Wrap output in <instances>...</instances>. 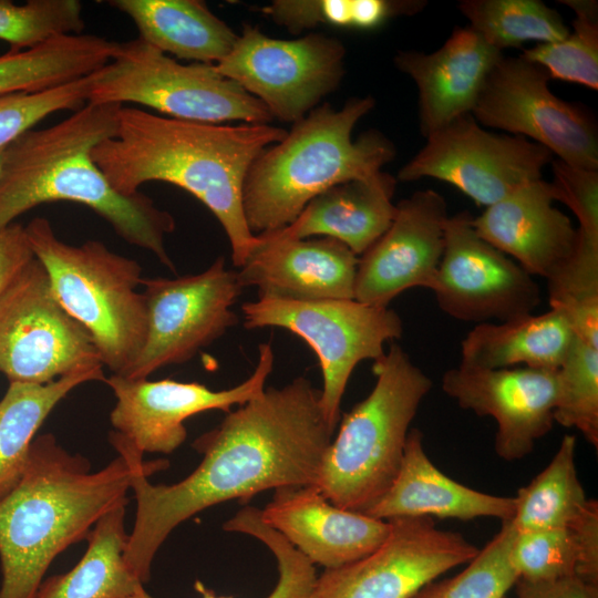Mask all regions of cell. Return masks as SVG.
Returning <instances> with one entry per match:
<instances>
[{"instance_id": "6da1fadb", "label": "cell", "mask_w": 598, "mask_h": 598, "mask_svg": "<svg viewBox=\"0 0 598 598\" xmlns=\"http://www.w3.org/2000/svg\"><path fill=\"white\" fill-rule=\"evenodd\" d=\"M320 395L305 377L282 388L265 389L194 441L203 460L172 485L147 480L167 466L165 461L145 463L136 448L116 446L133 465L136 512L124 550L132 574L142 584L148 581L152 563L168 535L208 507L248 501L271 488L316 485L336 432L324 416Z\"/></svg>"}, {"instance_id": "7a4b0ae2", "label": "cell", "mask_w": 598, "mask_h": 598, "mask_svg": "<svg viewBox=\"0 0 598 598\" xmlns=\"http://www.w3.org/2000/svg\"><path fill=\"white\" fill-rule=\"evenodd\" d=\"M287 131L269 124H206L121 106L113 137L92 158L117 192L132 195L148 182L181 187L217 218L240 268L257 243L246 223L243 188L256 157Z\"/></svg>"}, {"instance_id": "3957f363", "label": "cell", "mask_w": 598, "mask_h": 598, "mask_svg": "<svg viewBox=\"0 0 598 598\" xmlns=\"http://www.w3.org/2000/svg\"><path fill=\"white\" fill-rule=\"evenodd\" d=\"M121 106L86 103L52 126L25 132L3 150L0 229L43 203L73 202L175 270L165 247V236L176 226L174 217L141 192L125 195L114 189L92 158V150L115 135Z\"/></svg>"}, {"instance_id": "277c9868", "label": "cell", "mask_w": 598, "mask_h": 598, "mask_svg": "<svg viewBox=\"0 0 598 598\" xmlns=\"http://www.w3.org/2000/svg\"><path fill=\"white\" fill-rule=\"evenodd\" d=\"M132 474L123 455L91 472L89 460L69 453L53 434L35 437L21 482L0 501V598H32L60 553L128 503Z\"/></svg>"}, {"instance_id": "5b68a950", "label": "cell", "mask_w": 598, "mask_h": 598, "mask_svg": "<svg viewBox=\"0 0 598 598\" xmlns=\"http://www.w3.org/2000/svg\"><path fill=\"white\" fill-rule=\"evenodd\" d=\"M374 104L372 96H363L341 109L317 106L256 157L243 188L244 215L254 235L288 226L318 195L346 182L370 179L393 161L395 147L380 131L352 138Z\"/></svg>"}, {"instance_id": "8992f818", "label": "cell", "mask_w": 598, "mask_h": 598, "mask_svg": "<svg viewBox=\"0 0 598 598\" xmlns=\"http://www.w3.org/2000/svg\"><path fill=\"white\" fill-rule=\"evenodd\" d=\"M372 369L375 384L343 414L315 485L331 504L362 514L393 483L410 424L432 389L430 377L394 341Z\"/></svg>"}, {"instance_id": "52a82bcc", "label": "cell", "mask_w": 598, "mask_h": 598, "mask_svg": "<svg viewBox=\"0 0 598 598\" xmlns=\"http://www.w3.org/2000/svg\"><path fill=\"white\" fill-rule=\"evenodd\" d=\"M25 234L44 267L61 306L92 337L103 365L124 375L146 333L142 268L137 260L110 250L102 241H62L44 217L32 219Z\"/></svg>"}, {"instance_id": "ba28073f", "label": "cell", "mask_w": 598, "mask_h": 598, "mask_svg": "<svg viewBox=\"0 0 598 598\" xmlns=\"http://www.w3.org/2000/svg\"><path fill=\"white\" fill-rule=\"evenodd\" d=\"M86 103L145 105L172 118L269 124L267 107L215 64H183L141 39L116 42L110 61L89 75Z\"/></svg>"}, {"instance_id": "9c48e42d", "label": "cell", "mask_w": 598, "mask_h": 598, "mask_svg": "<svg viewBox=\"0 0 598 598\" xmlns=\"http://www.w3.org/2000/svg\"><path fill=\"white\" fill-rule=\"evenodd\" d=\"M247 329L279 327L306 341L322 372L320 404L332 429L340 419L347 383L358 363L378 360L384 343L401 338L403 323L389 307L354 299L280 300L258 298L241 306Z\"/></svg>"}, {"instance_id": "30bf717a", "label": "cell", "mask_w": 598, "mask_h": 598, "mask_svg": "<svg viewBox=\"0 0 598 598\" xmlns=\"http://www.w3.org/2000/svg\"><path fill=\"white\" fill-rule=\"evenodd\" d=\"M103 367L92 337L58 301L34 257L0 296V372L9 382L45 384Z\"/></svg>"}, {"instance_id": "8fae6325", "label": "cell", "mask_w": 598, "mask_h": 598, "mask_svg": "<svg viewBox=\"0 0 598 598\" xmlns=\"http://www.w3.org/2000/svg\"><path fill=\"white\" fill-rule=\"evenodd\" d=\"M344 56L337 38L309 33L276 39L245 23L230 52L215 66L258 99L272 118L295 123L337 90Z\"/></svg>"}, {"instance_id": "7c38bea8", "label": "cell", "mask_w": 598, "mask_h": 598, "mask_svg": "<svg viewBox=\"0 0 598 598\" xmlns=\"http://www.w3.org/2000/svg\"><path fill=\"white\" fill-rule=\"evenodd\" d=\"M146 333L124 375L147 379L162 367L190 360L238 322L231 310L241 293L237 271L218 257L206 270L177 278L142 279Z\"/></svg>"}, {"instance_id": "4fadbf2b", "label": "cell", "mask_w": 598, "mask_h": 598, "mask_svg": "<svg viewBox=\"0 0 598 598\" xmlns=\"http://www.w3.org/2000/svg\"><path fill=\"white\" fill-rule=\"evenodd\" d=\"M549 76L522 55L503 56L472 115L482 126L522 136L570 166L598 171V130L582 105L556 96Z\"/></svg>"}, {"instance_id": "5bb4252c", "label": "cell", "mask_w": 598, "mask_h": 598, "mask_svg": "<svg viewBox=\"0 0 598 598\" xmlns=\"http://www.w3.org/2000/svg\"><path fill=\"white\" fill-rule=\"evenodd\" d=\"M425 138V145L399 171L396 181L435 178L454 186L477 206L488 207L543 178L545 167L553 162L545 147L522 136L489 132L472 114Z\"/></svg>"}, {"instance_id": "9a60e30c", "label": "cell", "mask_w": 598, "mask_h": 598, "mask_svg": "<svg viewBox=\"0 0 598 598\" xmlns=\"http://www.w3.org/2000/svg\"><path fill=\"white\" fill-rule=\"evenodd\" d=\"M385 540L371 554L317 576L308 598H410L478 553L462 534L431 517L389 519Z\"/></svg>"}, {"instance_id": "2e32d148", "label": "cell", "mask_w": 598, "mask_h": 598, "mask_svg": "<svg viewBox=\"0 0 598 598\" xmlns=\"http://www.w3.org/2000/svg\"><path fill=\"white\" fill-rule=\"evenodd\" d=\"M467 210L448 216L432 291L450 317L475 323L516 319L536 309L540 289L533 276L484 240Z\"/></svg>"}, {"instance_id": "e0dca14e", "label": "cell", "mask_w": 598, "mask_h": 598, "mask_svg": "<svg viewBox=\"0 0 598 598\" xmlns=\"http://www.w3.org/2000/svg\"><path fill=\"white\" fill-rule=\"evenodd\" d=\"M275 361L270 343H260L251 375L240 384L214 391L197 382L171 379L150 381L112 374L104 382L116 403L110 414L112 435L127 442L142 454L172 453L187 436L185 420L209 410L230 412L265 390Z\"/></svg>"}, {"instance_id": "ac0fdd59", "label": "cell", "mask_w": 598, "mask_h": 598, "mask_svg": "<svg viewBox=\"0 0 598 598\" xmlns=\"http://www.w3.org/2000/svg\"><path fill=\"white\" fill-rule=\"evenodd\" d=\"M442 390L460 408L495 420L494 451L504 461L529 455L555 423L557 370L458 364L444 372Z\"/></svg>"}, {"instance_id": "d6986e66", "label": "cell", "mask_w": 598, "mask_h": 598, "mask_svg": "<svg viewBox=\"0 0 598 598\" xmlns=\"http://www.w3.org/2000/svg\"><path fill=\"white\" fill-rule=\"evenodd\" d=\"M395 208L389 228L358 261L354 300L369 306L389 307L415 287L432 290L442 259L448 218L444 197L421 189Z\"/></svg>"}, {"instance_id": "ffe728a7", "label": "cell", "mask_w": 598, "mask_h": 598, "mask_svg": "<svg viewBox=\"0 0 598 598\" xmlns=\"http://www.w3.org/2000/svg\"><path fill=\"white\" fill-rule=\"evenodd\" d=\"M261 520L282 535L313 565L338 568L375 550L390 522L331 504L315 485L275 489Z\"/></svg>"}, {"instance_id": "44dd1931", "label": "cell", "mask_w": 598, "mask_h": 598, "mask_svg": "<svg viewBox=\"0 0 598 598\" xmlns=\"http://www.w3.org/2000/svg\"><path fill=\"white\" fill-rule=\"evenodd\" d=\"M257 243L237 271L243 288L256 287L259 298L280 300L354 299L359 257L329 237Z\"/></svg>"}, {"instance_id": "7402d4cb", "label": "cell", "mask_w": 598, "mask_h": 598, "mask_svg": "<svg viewBox=\"0 0 598 598\" xmlns=\"http://www.w3.org/2000/svg\"><path fill=\"white\" fill-rule=\"evenodd\" d=\"M550 182H530L473 217L476 233L530 276L546 280L573 256L577 228L555 207Z\"/></svg>"}, {"instance_id": "603a6c76", "label": "cell", "mask_w": 598, "mask_h": 598, "mask_svg": "<svg viewBox=\"0 0 598 598\" xmlns=\"http://www.w3.org/2000/svg\"><path fill=\"white\" fill-rule=\"evenodd\" d=\"M471 27L455 28L432 53L400 51L395 66L419 92L420 128L424 137L472 114L485 83L503 58Z\"/></svg>"}, {"instance_id": "cb8c5ba5", "label": "cell", "mask_w": 598, "mask_h": 598, "mask_svg": "<svg viewBox=\"0 0 598 598\" xmlns=\"http://www.w3.org/2000/svg\"><path fill=\"white\" fill-rule=\"evenodd\" d=\"M423 433L410 429L399 472L386 493L364 514L389 520L437 517L471 520L513 518L515 496H497L465 486L442 473L430 460Z\"/></svg>"}, {"instance_id": "d4e9b609", "label": "cell", "mask_w": 598, "mask_h": 598, "mask_svg": "<svg viewBox=\"0 0 598 598\" xmlns=\"http://www.w3.org/2000/svg\"><path fill=\"white\" fill-rule=\"evenodd\" d=\"M396 178L381 172L370 179L336 185L315 197L288 226L267 234L275 240L333 238L358 257L389 228L395 215L392 202Z\"/></svg>"}, {"instance_id": "484cf974", "label": "cell", "mask_w": 598, "mask_h": 598, "mask_svg": "<svg viewBox=\"0 0 598 598\" xmlns=\"http://www.w3.org/2000/svg\"><path fill=\"white\" fill-rule=\"evenodd\" d=\"M134 22L138 39L177 59L217 64L238 34L199 0H111Z\"/></svg>"}, {"instance_id": "4316f807", "label": "cell", "mask_w": 598, "mask_h": 598, "mask_svg": "<svg viewBox=\"0 0 598 598\" xmlns=\"http://www.w3.org/2000/svg\"><path fill=\"white\" fill-rule=\"evenodd\" d=\"M574 338L565 319L553 309L507 321L478 323L461 342L458 364L488 370L517 365L557 370Z\"/></svg>"}, {"instance_id": "83f0119b", "label": "cell", "mask_w": 598, "mask_h": 598, "mask_svg": "<svg viewBox=\"0 0 598 598\" xmlns=\"http://www.w3.org/2000/svg\"><path fill=\"white\" fill-rule=\"evenodd\" d=\"M509 560L518 579L527 581L576 577L598 590V503L569 526L516 532Z\"/></svg>"}, {"instance_id": "f1b7e54d", "label": "cell", "mask_w": 598, "mask_h": 598, "mask_svg": "<svg viewBox=\"0 0 598 598\" xmlns=\"http://www.w3.org/2000/svg\"><path fill=\"white\" fill-rule=\"evenodd\" d=\"M126 505L104 514L89 533L80 561L68 573L42 580L32 598H130L143 584L124 560Z\"/></svg>"}, {"instance_id": "f546056e", "label": "cell", "mask_w": 598, "mask_h": 598, "mask_svg": "<svg viewBox=\"0 0 598 598\" xmlns=\"http://www.w3.org/2000/svg\"><path fill=\"white\" fill-rule=\"evenodd\" d=\"M103 368L81 370L45 384L10 382L0 400V501L21 482L37 431L74 388L104 381Z\"/></svg>"}, {"instance_id": "4dcf8cb0", "label": "cell", "mask_w": 598, "mask_h": 598, "mask_svg": "<svg viewBox=\"0 0 598 598\" xmlns=\"http://www.w3.org/2000/svg\"><path fill=\"white\" fill-rule=\"evenodd\" d=\"M116 42L93 34L65 35L0 55V95L40 92L80 80L105 65Z\"/></svg>"}, {"instance_id": "1f68e13d", "label": "cell", "mask_w": 598, "mask_h": 598, "mask_svg": "<svg viewBox=\"0 0 598 598\" xmlns=\"http://www.w3.org/2000/svg\"><path fill=\"white\" fill-rule=\"evenodd\" d=\"M515 498L511 522L516 532L567 527L587 509L590 499L578 477L574 435L563 437L548 465Z\"/></svg>"}, {"instance_id": "d6a6232c", "label": "cell", "mask_w": 598, "mask_h": 598, "mask_svg": "<svg viewBox=\"0 0 598 598\" xmlns=\"http://www.w3.org/2000/svg\"><path fill=\"white\" fill-rule=\"evenodd\" d=\"M457 7L468 27L502 52L532 41L555 42L569 32L560 14L539 0H463Z\"/></svg>"}, {"instance_id": "836d02e7", "label": "cell", "mask_w": 598, "mask_h": 598, "mask_svg": "<svg viewBox=\"0 0 598 598\" xmlns=\"http://www.w3.org/2000/svg\"><path fill=\"white\" fill-rule=\"evenodd\" d=\"M424 1L275 0L261 12L292 34L318 25L371 30L400 14H413Z\"/></svg>"}, {"instance_id": "e575fe53", "label": "cell", "mask_w": 598, "mask_h": 598, "mask_svg": "<svg viewBox=\"0 0 598 598\" xmlns=\"http://www.w3.org/2000/svg\"><path fill=\"white\" fill-rule=\"evenodd\" d=\"M546 281L550 309L577 339L598 349V240L578 236L570 259Z\"/></svg>"}, {"instance_id": "d590c367", "label": "cell", "mask_w": 598, "mask_h": 598, "mask_svg": "<svg viewBox=\"0 0 598 598\" xmlns=\"http://www.w3.org/2000/svg\"><path fill=\"white\" fill-rule=\"evenodd\" d=\"M575 12L568 34L558 41L523 50L549 79L598 89V4L594 0H560Z\"/></svg>"}, {"instance_id": "8d00e7d4", "label": "cell", "mask_w": 598, "mask_h": 598, "mask_svg": "<svg viewBox=\"0 0 598 598\" xmlns=\"http://www.w3.org/2000/svg\"><path fill=\"white\" fill-rule=\"evenodd\" d=\"M554 421L598 448V349L576 337L557 369Z\"/></svg>"}, {"instance_id": "74e56055", "label": "cell", "mask_w": 598, "mask_h": 598, "mask_svg": "<svg viewBox=\"0 0 598 598\" xmlns=\"http://www.w3.org/2000/svg\"><path fill=\"white\" fill-rule=\"evenodd\" d=\"M515 528L511 519L467 566L452 578L431 581L410 598H504L518 579L509 560Z\"/></svg>"}, {"instance_id": "f35d334b", "label": "cell", "mask_w": 598, "mask_h": 598, "mask_svg": "<svg viewBox=\"0 0 598 598\" xmlns=\"http://www.w3.org/2000/svg\"><path fill=\"white\" fill-rule=\"evenodd\" d=\"M85 22L78 0H0V40L10 52L39 47L50 40L82 34Z\"/></svg>"}, {"instance_id": "ab89813d", "label": "cell", "mask_w": 598, "mask_h": 598, "mask_svg": "<svg viewBox=\"0 0 598 598\" xmlns=\"http://www.w3.org/2000/svg\"><path fill=\"white\" fill-rule=\"evenodd\" d=\"M259 513L260 509L246 506L224 524V529L252 536L264 543L275 555L279 579L267 598H308L317 578L315 565L282 535L266 525ZM195 589L202 598H230L216 596L198 580L195 582ZM130 598L153 597L141 585Z\"/></svg>"}, {"instance_id": "60d3db41", "label": "cell", "mask_w": 598, "mask_h": 598, "mask_svg": "<svg viewBox=\"0 0 598 598\" xmlns=\"http://www.w3.org/2000/svg\"><path fill=\"white\" fill-rule=\"evenodd\" d=\"M89 75L61 86L40 91L0 95V150L6 148L47 116L78 111L86 104Z\"/></svg>"}, {"instance_id": "b9f144b4", "label": "cell", "mask_w": 598, "mask_h": 598, "mask_svg": "<svg viewBox=\"0 0 598 598\" xmlns=\"http://www.w3.org/2000/svg\"><path fill=\"white\" fill-rule=\"evenodd\" d=\"M555 200L566 205L578 221L580 236L598 239V171L551 162Z\"/></svg>"}, {"instance_id": "7bdbcfd3", "label": "cell", "mask_w": 598, "mask_h": 598, "mask_svg": "<svg viewBox=\"0 0 598 598\" xmlns=\"http://www.w3.org/2000/svg\"><path fill=\"white\" fill-rule=\"evenodd\" d=\"M33 258L23 226L13 223L0 229V296Z\"/></svg>"}, {"instance_id": "ee69618b", "label": "cell", "mask_w": 598, "mask_h": 598, "mask_svg": "<svg viewBox=\"0 0 598 598\" xmlns=\"http://www.w3.org/2000/svg\"><path fill=\"white\" fill-rule=\"evenodd\" d=\"M515 585L517 598H598V590L576 577L542 581L517 579Z\"/></svg>"}, {"instance_id": "f6af8a7d", "label": "cell", "mask_w": 598, "mask_h": 598, "mask_svg": "<svg viewBox=\"0 0 598 598\" xmlns=\"http://www.w3.org/2000/svg\"><path fill=\"white\" fill-rule=\"evenodd\" d=\"M4 150V148H3ZM3 150H0V173H1V165H2V154Z\"/></svg>"}]
</instances>
